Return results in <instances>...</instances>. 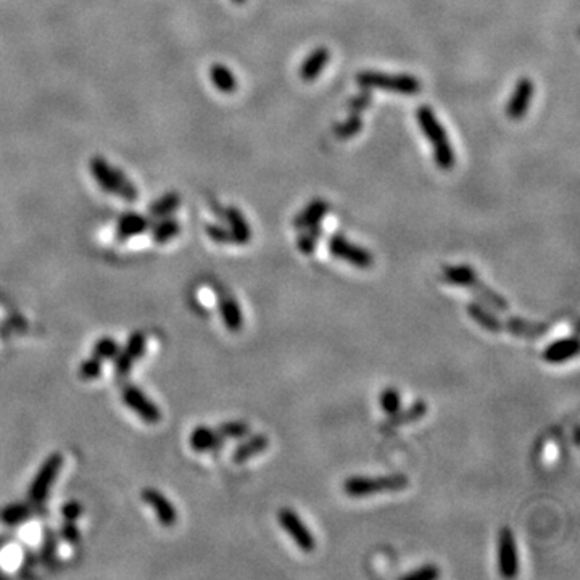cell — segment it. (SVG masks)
Here are the masks:
<instances>
[{"label": "cell", "instance_id": "cell-6", "mask_svg": "<svg viewBox=\"0 0 580 580\" xmlns=\"http://www.w3.org/2000/svg\"><path fill=\"white\" fill-rule=\"evenodd\" d=\"M91 169L96 176L98 186L105 189L107 192L115 193V195L122 197L125 200L133 202L138 199V191L136 187L125 178L120 169L111 168L105 160L102 158H92L91 162Z\"/></svg>", "mask_w": 580, "mask_h": 580}, {"label": "cell", "instance_id": "cell-41", "mask_svg": "<svg viewBox=\"0 0 580 580\" xmlns=\"http://www.w3.org/2000/svg\"><path fill=\"white\" fill-rule=\"evenodd\" d=\"M234 3H237V6H242V3H245L247 2V0H233Z\"/></svg>", "mask_w": 580, "mask_h": 580}, {"label": "cell", "instance_id": "cell-26", "mask_svg": "<svg viewBox=\"0 0 580 580\" xmlns=\"http://www.w3.org/2000/svg\"><path fill=\"white\" fill-rule=\"evenodd\" d=\"M324 229L321 228V224L311 226V228L301 229L299 237H297V248H299L300 253L303 255H311L314 253L316 247H318L319 239L323 237Z\"/></svg>", "mask_w": 580, "mask_h": 580}, {"label": "cell", "instance_id": "cell-36", "mask_svg": "<svg viewBox=\"0 0 580 580\" xmlns=\"http://www.w3.org/2000/svg\"><path fill=\"white\" fill-rule=\"evenodd\" d=\"M58 539L65 540L69 545H78L81 541V532H79L76 522L63 521L58 529Z\"/></svg>", "mask_w": 580, "mask_h": 580}, {"label": "cell", "instance_id": "cell-34", "mask_svg": "<svg viewBox=\"0 0 580 580\" xmlns=\"http://www.w3.org/2000/svg\"><path fill=\"white\" fill-rule=\"evenodd\" d=\"M179 205V197L176 193H168V195H164L163 199H160L157 204L152 205V208H150V213L153 216H158V218H163V216H168L171 211H174L178 208Z\"/></svg>", "mask_w": 580, "mask_h": 580}, {"label": "cell", "instance_id": "cell-13", "mask_svg": "<svg viewBox=\"0 0 580 580\" xmlns=\"http://www.w3.org/2000/svg\"><path fill=\"white\" fill-rule=\"evenodd\" d=\"M534 94H535V84L530 78L524 76L516 83V86H514L513 94H511V97H509L508 105H506V115L509 120L521 121L522 118L526 116V113L529 111V108H530Z\"/></svg>", "mask_w": 580, "mask_h": 580}, {"label": "cell", "instance_id": "cell-29", "mask_svg": "<svg viewBox=\"0 0 580 580\" xmlns=\"http://www.w3.org/2000/svg\"><path fill=\"white\" fill-rule=\"evenodd\" d=\"M216 431L224 442L229 438H244L250 436V424L245 421H226L219 424Z\"/></svg>", "mask_w": 580, "mask_h": 580}, {"label": "cell", "instance_id": "cell-3", "mask_svg": "<svg viewBox=\"0 0 580 580\" xmlns=\"http://www.w3.org/2000/svg\"><path fill=\"white\" fill-rule=\"evenodd\" d=\"M416 120L422 134L432 145L433 162L443 171H450L456 163L455 149L448 140L445 127L438 121L436 111L429 105H421L416 110Z\"/></svg>", "mask_w": 580, "mask_h": 580}, {"label": "cell", "instance_id": "cell-14", "mask_svg": "<svg viewBox=\"0 0 580 580\" xmlns=\"http://www.w3.org/2000/svg\"><path fill=\"white\" fill-rule=\"evenodd\" d=\"M140 497L145 503L149 504L150 508L157 513L158 522L163 527H173L178 522V513L176 508L173 506V503L164 497V495L160 492V490L153 487H147L142 490Z\"/></svg>", "mask_w": 580, "mask_h": 580}, {"label": "cell", "instance_id": "cell-39", "mask_svg": "<svg viewBox=\"0 0 580 580\" xmlns=\"http://www.w3.org/2000/svg\"><path fill=\"white\" fill-rule=\"evenodd\" d=\"M206 235L213 240L216 244H230L233 242V237H230V233L228 229H224L223 226L219 224H208L205 228Z\"/></svg>", "mask_w": 580, "mask_h": 580}, {"label": "cell", "instance_id": "cell-5", "mask_svg": "<svg viewBox=\"0 0 580 580\" xmlns=\"http://www.w3.org/2000/svg\"><path fill=\"white\" fill-rule=\"evenodd\" d=\"M409 485L408 475L405 474H387L377 475V477H366V475H353L342 484V490L350 498H366L372 495L382 493H397L402 492Z\"/></svg>", "mask_w": 580, "mask_h": 580}, {"label": "cell", "instance_id": "cell-9", "mask_svg": "<svg viewBox=\"0 0 580 580\" xmlns=\"http://www.w3.org/2000/svg\"><path fill=\"white\" fill-rule=\"evenodd\" d=\"M277 522L279 526L287 532V535L294 540V544L303 551V553H311L316 548V539L313 532L308 529V526L301 521V517L297 514L294 509L282 508L277 513Z\"/></svg>", "mask_w": 580, "mask_h": 580}, {"label": "cell", "instance_id": "cell-15", "mask_svg": "<svg viewBox=\"0 0 580 580\" xmlns=\"http://www.w3.org/2000/svg\"><path fill=\"white\" fill-rule=\"evenodd\" d=\"M429 411V405L424 400H416V402L409 405L407 408H400L397 413L389 414V418L380 424L382 431H392L407 426V424L416 422L422 419Z\"/></svg>", "mask_w": 580, "mask_h": 580}, {"label": "cell", "instance_id": "cell-19", "mask_svg": "<svg viewBox=\"0 0 580 580\" xmlns=\"http://www.w3.org/2000/svg\"><path fill=\"white\" fill-rule=\"evenodd\" d=\"M327 213H329L327 202L323 199H314V200H311L299 215H295V218L292 219V226L299 230L311 228V226L321 224V221L326 218Z\"/></svg>", "mask_w": 580, "mask_h": 580}, {"label": "cell", "instance_id": "cell-8", "mask_svg": "<svg viewBox=\"0 0 580 580\" xmlns=\"http://www.w3.org/2000/svg\"><path fill=\"white\" fill-rule=\"evenodd\" d=\"M327 248L332 257H336L345 263H350V265L355 268L366 270V268H371L374 265V257H372L369 250L361 247V245L353 244L352 240H348L345 235L342 234H332L331 237H329Z\"/></svg>", "mask_w": 580, "mask_h": 580}, {"label": "cell", "instance_id": "cell-30", "mask_svg": "<svg viewBox=\"0 0 580 580\" xmlns=\"http://www.w3.org/2000/svg\"><path fill=\"white\" fill-rule=\"evenodd\" d=\"M379 405L387 416L397 413L402 408V394L397 389H394V387H387L380 392Z\"/></svg>", "mask_w": 580, "mask_h": 580}, {"label": "cell", "instance_id": "cell-20", "mask_svg": "<svg viewBox=\"0 0 580 580\" xmlns=\"http://www.w3.org/2000/svg\"><path fill=\"white\" fill-rule=\"evenodd\" d=\"M270 447V438L265 433H255L250 436L247 440L239 443L233 451V461L235 464H242L245 461L255 458V456L261 455L263 451L268 450Z\"/></svg>", "mask_w": 580, "mask_h": 580}, {"label": "cell", "instance_id": "cell-32", "mask_svg": "<svg viewBox=\"0 0 580 580\" xmlns=\"http://www.w3.org/2000/svg\"><path fill=\"white\" fill-rule=\"evenodd\" d=\"M179 230H181V228H179L178 221L163 219L162 223H158L153 228V240L157 244H167L171 239L176 237Z\"/></svg>", "mask_w": 580, "mask_h": 580}, {"label": "cell", "instance_id": "cell-4", "mask_svg": "<svg viewBox=\"0 0 580 580\" xmlns=\"http://www.w3.org/2000/svg\"><path fill=\"white\" fill-rule=\"evenodd\" d=\"M356 84L367 91H384L398 96H418L422 84L416 76L408 73H384L365 69L356 74Z\"/></svg>", "mask_w": 580, "mask_h": 580}, {"label": "cell", "instance_id": "cell-35", "mask_svg": "<svg viewBox=\"0 0 580 580\" xmlns=\"http://www.w3.org/2000/svg\"><path fill=\"white\" fill-rule=\"evenodd\" d=\"M372 103V94L367 89H363L360 94L353 96L347 103V110L353 113V115H361L363 111H366L367 108L371 107Z\"/></svg>", "mask_w": 580, "mask_h": 580}, {"label": "cell", "instance_id": "cell-7", "mask_svg": "<svg viewBox=\"0 0 580 580\" xmlns=\"http://www.w3.org/2000/svg\"><path fill=\"white\" fill-rule=\"evenodd\" d=\"M63 455L56 451V453H52L49 458L42 463L30 485V492H28V497H30L31 503L42 504L45 502V498L49 497L50 487L55 484L61 468H63Z\"/></svg>", "mask_w": 580, "mask_h": 580}, {"label": "cell", "instance_id": "cell-25", "mask_svg": "<svg viewBox=\"0 0 580 580\" xmlns=\"http://www.w3.org/2000/svg\"><path fill=\"white\" fill-rule=\"evenodd\" d=\"M210 78L213 86L223 94H234L237 91V79L228 67L221 63H215L210 69Z\"/></svg>", "mask_w": 580, "mask_h": 580}, {"label": "cell", "instance_id": "cell-21", "mask_svg": "<svg viewBox=\"0 0 580 580\" xmlns=\"http://www.w3.org/2000/svg\"><path fill=\"white\" fill-rule=\"evenodd\" d=\"M218 306L226 329L230 332H239L244 326V314L242 310H240L239 301L234 299V295L226 294L221 297Z\"/></svg>", "mask_w": 580, "mask_h": 580}, {"label": "cell", "instance_id": "cell-10", "mask_svg": "<svg viewBox=\"0 0 580 580\" xmlns=\"http://www.w3.org/2000/svg\"><path fill=\"white\" fill-rule=\"evenodd\" d=\"M497 564L500 575L504 579L516 577L519 572V555H517L516 539H514L509 527H503L498 532Z\"/></svg>", "mask_w": 580, "mask_h": 580}, {"label": "cell", "instance_id": "cell-12", "mask_svg": "<svg viewBox=\"0 0 580 580\" xmlns=\"http://www.w3.org/2000/svg\"><path fill=\"white\" fill-rule=\"evenodd\" d=\"M145 348H147V337L144 332H134L133 336L127 339L126 345L120 348L116 356L113 358L115 363V371L121 377L127 376L136 365L139 358L145 355Z\"/></svg>", "mask_w": 580, "mask_h": 580}, {"label": "cell", "instance_id": "cell-2", "mask_svg": "<svg viewBox=\"0 0 580 580\" xmlns=\"http://www.w3.org/2000/svg\"><path fill=\"white\" fill-rule=\"evenodd\" d=\"M443 281L450 286L463 287L468 289L475 299H479V303H482L490 310L498 311V313H508L509 305L503 295L485 284L480 279L477 272L469 265H451L443 268Z\"/></svg>", "mask_w": 580, "mask_h": 580}, {"label": "cell", "instance_id": "cell-38", "mask_svg": "<svg viewBox=\"0 0 580 580\" xmlns=\"http://www.w3.org/2000/svg\"><path fill=\"white\" fill-rule=\"evenodd\" d=\"M60 514H61V517H63V521H74V522H76L79 517H81L84 514V506L79 502H74V500H72V502L65 503L63 506L60 508Z\"/></svg>", "mask_w": 580, "mask_h": 580}, {"label": "cell", "instance_id": "cell-18", "mask_svg": "<svg viewBox=\"0 0 580 580\" xmlns=\"http://www.w3.org/2000/svg\"><path fill=\"white\" fill-rule=\"evenodd\" d=\"M329 60H331V52L327 47H316L313 52L306 55L300 67V78L305 83H313L319 78V74L324 72L327 67Z\"/></svg>", "mask_w": 580, "mask_h": 580}, {"label": "cell", "instance_id": "cell-28", "mask_svg": "<svg viewBox=\"0 0 580 580\" xmlns=\"http://www.w3.org/2000/svg\"><path fill=\"white\" fill-rule=\"evenodd\" d=\"M363 126H365V122H363L361 115H353L352 113L345 121L337 122V125L334 126V134H336L339 139H343V140L352 139V138H355L356 134L361 133Z\"/></svg>", "mask_w": 580, "mask_h": 580}, {"label": "cell", "instance_id": "cell-40", "mask_svg": "<svg viewBox=\"0 0 580 580\" xmlns=\"http://www.w3.org/2000/svg\"><path fill=\"white\" fill-rule=\"evenodd\" d=\"M574 442H575V445H579V427H575V432H574Z\"/></svg>", "mask_w": 580, "mask_h": 580}, {"label": "cell", "instance_id": "cell-16", "mask_svg": "<svg viewBox=\"0 0 580 580\" xmlns=\"http://www.w3.org/2000/svg\"><path fill=\"white\" fill-rule=\"evenodd\" d=\"M579 353V341L575 337H564L559 341H555L545 347L541 358L548 365H563L569 360L577 356Z\"/></svg>", "mask_w": 580, "mask_h": 580}, {"label": "cell", "instance_id": "cell-31", "mask_svg": "<svg viewBox=\"0 0 580 580\" xmlns=\"http://www.w3.org/2000/svg\"><path fill=\"white\" fill-rule=\"evenodd\" d=\"M120 352V345L115 339L111 337H102L96 342V345L92 348V356L98 358L100 361L105 360H113L116 356V353Z\"/></svg>", "mask_w": 580, "mask_h": 580}, {"label": "cell", "instance_id": "cell-23", "mask_svg": "<svg viewBox=\"0 0 580 580\" xmlns=\"http://www.w3.org/2000/svg\"><path fill=\"white\" fill-rule=\"evenodd\" d=\"M34 503H12L0 511V521L6 526H20L34 517Z\"/></svg>", "mask_w": 580, "mask_h": 580}, {"label": "cell", "instance_id": "cell-22", "mask_svg": "<svg viewBox=\"0 0 580 580\" xmlns=\"http://www.w3.org/2000/svg\"><path fill=\"white\" fill-rule=\"evenodd\" d=\"M226 219L229 223V233L233 237V242L237 245H247L252 240V228H250L248 221L245 219L242 211L235 206H229L226 210Z\"/></svg>", "mask_w": 580, "mask_h": 580}, {"label": "cell", "instance_id": "cell-11", "mask_svg": "<svg viewBox=\"0 0 580 580\" xmlns=\"http://www.w3.org/2000/svg\"><path fill=\"white\" fill-rule=\"evenodd\" d=\"M121 398L122 403H125L127 408L133 409L144 422L157 424L162 421V411H160V408L134 384H127L122 387Z\"/></svg>", "mask_w": 580, "mask_h": 580}, {"label": "cell", "instance_id": "cell-27", "mask_svg": "<svg viewBox=\"0 0 580 580\" xmlns=\"http://www.w3.org/2000/svg\"><path fill=\"white\" fill-rule=\"evenodd\" d=\"M56 550H58V534L50 527H44L42 534V546H41V561L45 566H54L56 558Z\"/></svg>", "mask_w": 580, "mask_h": 580}, {"label": "cell", "instance_id": "cell-24", "mask_svg": "<svg viewBox=\"0 0 580 580\" xmlns=\"http://www.w3.org/2000/svg\"><path fill=\"white\" fill-rule=\"evenodd\" d=\"M149 228V219L144 218V216L129 213L121 216V219L118 221L116 228V237L120 240H126L134 237V235H139L147 230Z\"/></svg>", "mask_w": 580, "mask_h": 580}, {"label": "cell", "instance_id": "cell-37", "mask_svg": "<svg viewBox=\"0 0 580 580\" xmlns=\"http://www.w3.org/2000/svg\"><path fill=\"white\" fill-rule=\"evenodd\" d=\"M440 575V570H438L437 566L433 564H424L416 570H411V572L405 574L402 580H433Z\"/></svg>", "mask_w": 580, "mask_h": 580}, {"label": "cell", "instance_id": "cell-17", "mask_svg": "<svg viewBox=\"0 0 580 580\" xmlns=\"http://www.w3.org/2000/svg\"><path fill=\"white\" fill-rule=\"evenodd\" d=\"M189 445L197 453H211L223 448L224 440L219 437L216 429L199 426L195 427L189 436Z\"/></svg>", "mask_w": 580, "mask_h": 580}, {"label": "cell", "instance_id": "cell-1", "mask_svg": "<svg viewBox=\"0 0 580 580\" xmlns=\"http://www.w3.org/2000/svg\"><path fill=\"white\" fill-rule=\"evenodd\" d=\"M466 313H468L469 318L473 319L477 326L493 334L508 332L516 337L539 339L550 331V327L544 323H535V321L517 318V316L503 318L498 311L490 310L485 305L479 303V301H471V303H468V306H466Z\"/></svg>", "mask_w": 580, "mask_h": 580}, {"label": "cell", "instance_id": "cell-33", "mask_svg": "<svg viewBox=\"0 0 580 580\" xmlns=\"http://www.w3.org/2000/svg\"><path fill=\"white\" fill-rule=\"evenodd\" d=\"M102 363L96 356H91V358H86L81 365H79V369H78V376L79 379L83 380H96L98 377L102 376Z\"/></svg>", "mask_w": 580, "mask_h": 580}]
</instances>
